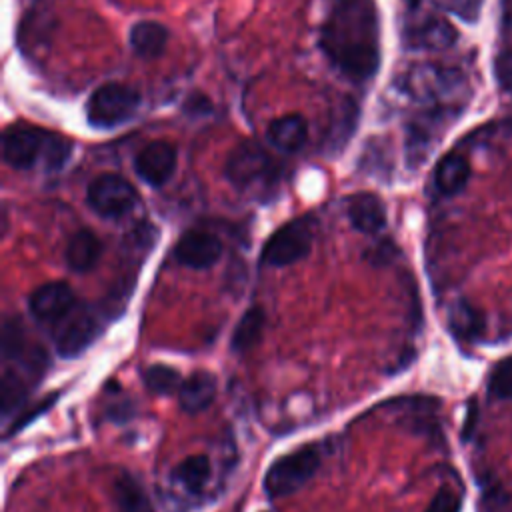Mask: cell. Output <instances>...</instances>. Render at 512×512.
<instances>
[{
	"mask_svg": "<svg viewBox=\"0 0 512 512\" xmlns=\"http://www.w3.org/2000/svg\"><path fill=\"white\" fill-rule=\"evenodd\" d=\"M144 382H146L148 390H152L154 394H172L176 388L180 390V386H182L180 372L170 366H164V364L148 366L144 370Z\"/></svg>",
	"mask_w": 512,
	"mask_h": 512,
	"instance_id": "cell-24",
	"label": "cell"
},
{
	"mask_svg": "<svg viewBox=\"0 0 512 512\" xmlns=\"http://www.w3.org/2000/svg\"><path fill=\"white\" fill-rule=\"evenodd\" d=\"M102 252V244L90 230H78L66 246V264L74 272H88L96 266Z\"/></svg>",
	"mask_w": 512,
	"mask_h": 512,
	"instance_id": "cell-19",
	"label": "cell"
},
{
	"mask_svg": "<svg viewBox=\"0 0 512 512\" xmlns=\"http://www.w3.org/2000/svg\"><path fill=\"white\" fill-rule=\"evenodd\" d=\"M140 94L126 84H104L96 88L86 102V120L92 128L108 130L124 124L134 116Z\"/></svg>",
	"mask_w": 512,
	"mask_h": 512,
	"instance_id": "cell-4",
	"label": "cell"
},
{
	"mask_svg": "<svg viewBox=\"0 0 512 512\" xmlns=\"http://www.w3.org/2000/svg\"><path fill=\"white\" fill-rule=\"evenodd\" d=\"M346 214L350 224L362 234H376L386 224V208L372 192H358L348 198Z\"/></svg>",
	"mask_w": 512,
	"mask_h": 512,
	"instance_id": "cell-14",
	"label": "cell"
},
{
	"mask_svg": "<svg viewBox=\"0 0 512 512\" xmlns=\"http://www.w3.org/2000/svg\"><path fill=\"white\" fill-rule=\"evenodd\" d=\"M460 80L462 78L454 70L432 66V64H422V66H414L406 74L404 88L412 98L430 102V100H438V98L454 92L458 88Z\"/></svg>",
	"mask_w": 512,
	"mask_h": 512,
	"instance_id": "cell-10",
	"label": "cell"
},
{
	"mask_svg": "<svg viewBox=\"0 0 512 512\" xmlns=\"http://www.w3.org/2000/svg\"><path fill=\"white\" fill-rule=\"evenodd\" d=\"M72 152V142L56 132L48 134V142H46V150H44V158H42V166L46 172H56L60 170Z\"/></svg>",
	"mask_w": 512,
	"mask_h": 512,
	"instance_id": "cell-26",
	"label": "cell"
},
{
	"mask_svg": "<svg viewBox=\"0 0 512 512\" xmlns=\"http://www.w3.org/2000/svg\"><path fill=\"white\" fill-rule=\"evenodd\" d=\"M320 48L346 78L370 80L380 66V24L374 0H334L320 30Z\"/></svg>",
	"mask_w": 512,
	"mask_h": 512,
	"instance_id": "cell-1",
	"label": "cell"
},
{
	"mask_svg": "<svg viewBox=\"0 0 512 512\" xmlns=\"http://www.w3.org/2000/svg\"><path fill=\"white\" fill-rule=\"evenodd\" d=\"M494 76L502 90L512 92V50L498 54L494 60Z\"/></svg>",
	"mask_w": 512,
	"mask_h": 512,
	"instance_id": "cell-30",
	"label": "cell"
},
{
	"mask_svg": "<svg viewBox=\"0 0 512 512\" xmlns=\"http://www.w3.org/2000/svg\"><path fill=\"white\" fill-rule=\"evenodd\" d=\"M488 392L492 398L510 400L512 398V354L502 358L488 380Z\"/></svg>",
	"mask_w": 512,
	"mask_h": 512,
	"instance_id": "cell-27",
	"label": "cell"
},
{
	"mask_svg": "<svg viewBox=\"0 0 512 512\" xmlns=\"http://www.w3.org/2000/svg\"><path fill=\"white\" fill-rule=\"evenodd\" d=\"M114 500L120 512H154L144 488L130 474L116 478Z\"/></svg>",
	"mask_w": 512,
	"mask_h": 512,
	"instance_id": "cell-21",
	"label": "cell"
},
{
	"mask_svg": "<svg viewBox=\"0 0 512 512\" xmlns=\"http://www.w3.org/2000/svg\"><path fill=\"white\" fill-rule=\"evenodd\" d=\"M320 466V450L316 444L302 446L280 456L264 476V490L270 498H282L302 488Z\"/></svg>",
	"mask_w": 512,
	"mask_h": 512,
	"instance_id": "cell-3",
	"label": "cell"
},
{
	"mask_svg": "<svg viewBox=\"0 0 512 512\" xmlns=\"http://www.w3.org/2000/svg\"><path fill=\"white\" fill-rule=\"evenodd\" d=\"M470 178V164L462 154L450 152L446 154L434 170V186L444 196L458 194Z\"/></svg>",
	"mask_w": 512,
	"mask_h": 512,
	"instance_id": "cell-17",
	"label": "cell"
},
{
	"mask_svg": "<svg viewBox=\"0 0 512 512\" xmlns=\"http://www.w3.org/2000/svg\"><path fill=\"white\" fill-rule=\"evenodd\" d=\"M268 142L280 152H296L304 146L308 136V124L300 114H286L270 122Z\"/></svg>",
	"mask_w": 512,
	"mask_h": 512,
	"instance_id": "cell-15",
	"label": "cell"
},
{
	"mask_svg": "<svg viewBox=\"0 0 512 512\" xmlns=\"http://www.w3.org/2000/svg\"><path fill=\"white\" fill-rule=\"evenodd\" d=\"M98 330L96 316L84 306H74L64 318L56 322L54 342L56 350L64 358H74L88 348Z\"/></svg>",
	"mask_w": 512,
	"mask_h": 512,
	"instance_id": "cell-9",
	"label": "cell"
},
{
	"mask_svg": "<svg viewBox=\"0 0 512 512\" xmlns=\"http://www.w3.org/2000/svg\"><path fill=\"white\" fill-rule=\"evenodd\" d=\"M448 326L458 340L474 342L484 332V316L472 304L460 300L448 314Z\"/></svg>",
	"mask_w": 512,
	"mask_h": 512,
	"instance_id": "cell-20",
	"label": "cell"
},
{
	"mask_svg": "<svg viewBox=\"0 0 512 512\" xmlns=\"http://www.w3.org/2000/svg\"><path fill=\"white\" fill-rule=\"evenodd\" d=\"M264 310L260 306H252L244 312L240 322L236 324V330L232 334V350L236 352H246L250 350L262 336L264 332Z\"/></svg>",
	"mask_w": 512,
	"mask_h": 512,
	"instance_id": "cell-22",
	"label": "cell"
},
{
	"mask_svg": "<svg viewBox=\"0 0 512 512\" xmlns=\"http://www.w3.org/2000/svg\"><path fill=\"white\" fill-rule=\"evenodd\" d=\"M224 176L238 190H254L270 186L278 176V166L260 144L242 142L228 154Z\"/></svg>",
	"mask_w": 512,
	"mask_h": 512,
	"instance_id": "cell-2",
	"label": "cell"
},
{
	"mask_svg": "<svg viewBox=\"0 0 512 512\" xmlns=\"http://www.w3.org/2000/svg\"><path fill=\"white\" fill-rule=\"evenodd\" d=\"M460 502H462L460 496L452 488L444 486L434 494L426 512H460V508H462Z\"/></svg>",
	"mask_w": 512,
	"mask_h": 512,
	"instance_id": "cell-29",
	"label": "cell"
},
{
	"mask_svg": "<svg viewBox=\"0 0 512 512\" xmlns=\"http://www.w3.org/2000/svg\"><path fill=\"white\" fill-rule=\"evenodd\" d=\"M356 106H354V102H346L344 104V108L342 110H338L336 112V122L330 126V134H328V140H326V144H328V148L334 152V150H340L344 144H346V140H348V136L350 134H354V120H356Z\"/></svg>",
	"mask_w": 512,
	"mask_h": 512,
	"instance_id": "cell-25",
	"label": "cell"
},
{
	"mask_svg": "<svg viewBox=\"0 0 512 512\" xmlns=\"http://www.w3.org/2000/svg\"><path fill=\"white\" fill-rule=\"evenodd\" d=\"M314 238V222L296 218L280 226L262 248V262L268 266H288L310 252Z\"/></svg>",
	"mask_w": 512,
	"mask_h": 512,
	"instance_id": "cell-5",
	"label": "cell"
},
{
	"mask_svg": "<svg viewBox=\"0 0 512 512\" xmlns=\"http://www.w3.org/2000/svg\"><path fill=\"white\" fill-rule=\"evenodd\" d=\"M184 110L188 114H206L210 110V100L204 94H194L188 98Z\"/></svg>",
	"mask_w": 512,
	"mask_h": 512,
	"instance_id": "cell-31",
	"label": "cell"
},
{
	"mask_svg": "<svg viewBox=\"0 0 512 512\" xmlns=\"http://www.w3.org/2000/svg\"><path fill=\"white\" fill-rule=\"evenodd\" d=\"M502 24L506 28L512 26V0H504L502 2Z\"/></svg>",
	"mask_w": 512,
	"mask_h": 512,
	"instance_id": "cell-32",
	"label": "cell"
},
{
	"mask_svg": "<svg viewBox=\"0 0 512 512\" xmlns=\"http://www.w3.org/2000/svg\"><path fill=\"white\" fill-rule=\"evenodd\" d=\"M214 398H216V378L206 370L194 372L186 382H182L178 390L180 406L192 414L206 410L214 402Z\"/></svg>",
	"mask_w": 512,
	"mask_h": 512,
	"instance_id": "cell-16",
	"label": "cell"
},
{
	"mask_svg": "<svg viewBox=\"0 0 512 512\" xmlns=\"http://www.w3.org/2000/svg\"><path fill=\"white\" fill-rule=\"evenodd\" d=\"M456 28L442 16L412 14L402 30V42L410 50H442L456 42Z\"/></svg>",
	"mask_w": 512,
	"mask_h": 512,
	"instance_id": "cell-8",
	"label": "cell"
},
{
	"mask_svg": "<svg viewBox=\"0 0 512 512\" xmlns=\"http://www.w3.org/2000/svg\"><path fill=\"white\" fill-rule=\"evenodd\" d=\"M48 130L32 124H10L2 134V156L16 170H28L42 162Z\"/></svg>",
	"mask_w": 512,
	"mask_h": 512,
	"instance_id": "cell-7",
	"label": "cell"
},
{
	"mask_svg": "<svg viewBox=\"0 0 512 512\" xmlns=\"http://www.w3.org/2000/svg\"><path fill=\"white\" fill-rule=\"evenodd\" d=\"M136 174L150 186H164L176 168V150L166 140H154L146 144L134 158Z\"/></svg>",
	"mask_w": 512,
	"mask_h": 512,
	"instance_id": "cell-11",
	"label": "cell"
},
{
	"mask_svg": "<svg viewBox=\"0 0 512 512\" xmlns=\"http://www.w3.org/2000/svg\"><path fill=\"white\" fill-rule=\"evenodd\" d=\"M174 478L190 492H198L210 478V460L202 454L196 456H188L184 458L176 470H174Z\"/></svg>",
	"mask_w": 512,
	"mask_h": 512,
	"instance_id": "cell-23",
	"label": "cell"
},
{
	"mask_svg": "<svg viewBox=\"0 0 512 512\" xmlns=\"http://www.w3.org/2000/svg\"><path fill=\"white\" fill-rule=\"evenodd\" d=\"M86 198L90 208L104 218H120L128 214L138 202L134 186L126 178L110 172L96 176L88 184Z\"/></svg>",
	"mask_w": 512,
	"mask_h": 512,
	"instance_id": "cell-6",
	"label": "cell"
},
{
	"mask_svg": "<svg viewBox=\"0 0 512 512\" xmlns=\"http://www.w3.org/2000/svg\"><path fill=\"white\" fill-rule=\"evenodd\" d=\"M174 254L180 264L188 268H208L222 256V242L218 236L206 230H188L176 242Z\"/></svg>",
	"mask_w": 512,
	"mask_h": 512,
	"instance_id": "cell-12",
	"label": "cell"
},
{
	"mask_svg": "<svg viewBox=\"0 0 512 512\" xmlns=\"http://www.w3.org/2000/svg\"><path fill=\"white\" fill-rule=\"evenodd\" d=\"M432 2L448 12L458 14L460 18H464L468 22H474L478 18L480 4H482V0H432Z\"/></svg>",
	"mask_w": 512,
	"mask_h": 512,
	"instance_id": "cell-28",
	"label": "cell"
},
{
	"mask_svg": "<svg viewBox=\"0 0 512 512\" xmlns=\"http://www.w3.org/2000/svg\"><path fill=\"white\" fill-rule=\"evenodd\" d=\"M28 306L40 322H58L76 306V298L66 282H48L30 294Z\"/></svg>",
	"mask_w": 512,
	"mask_h": 512,
	"instance_id": "cell-13",
	"label": "cell"
},
{
	"mask_svg": "<svg viewBox=\"0 0 512 512\" xmlns=\"http://www.w3.org/2000/svg\"><path fill=\"white\" fill-rule=\"evenodd\" d=\"M130 46L132 50L142 58H156L164 52L168 42V30L166 26L154 22V20H142L136 22L130 28Z\"/></svg>",
	"mask_w": 512,
	"mask_h": 512,
	"instance_id": "cell-18",
	"label": "cell"
}]
</instances>
